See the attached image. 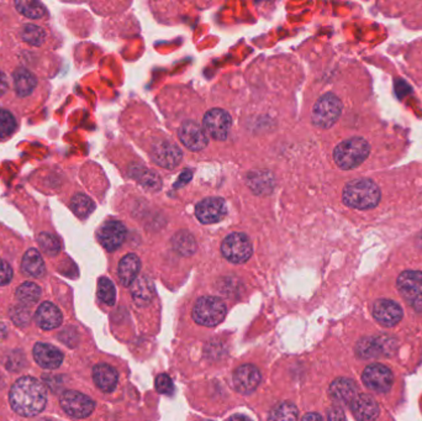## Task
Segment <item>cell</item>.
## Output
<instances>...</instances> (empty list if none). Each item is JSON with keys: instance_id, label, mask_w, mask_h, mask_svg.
<instances>
[{"instance_id": "836d02e7", "label": "cell", "mask_w": 422, "mask_h": 421, "mask_svg": "<svg viewBox=\"0 0 422 421\" xmlns=\"http://www.w3.org/2000/svg\"><path fill=\"white\" fill-rule=\"evenodd\" d=\"M98 297L106 305H114L115 304L117 289H115V285L111 282L110 279L105 278V277L99 279Z\"/></svg>"}, {"instance_id": "6da1fadb", "label": "cell", "mask_w": 422, "mask_h": 421, "mask_svg": "<svg viewBox=\"0 0 422 421\" xmlns=\"http://www.w3.org/2000/svg\"><path fill=\"white\" fill-rule=\"evenodd\" d=\"M12 408L23 416H35L46 407L47 394L36 378L23 377L12 384L9 393Z\"/></svg>"}, {"instance_id": "4dcf8cb0", "label": "cell", "mask_w": 422, "mask_h": 421, "mask_svg": "<svg viewBox=\"0 0 422 421\" xmlns=\"http://www.w3.org/2000/svg\"><path fill=\"white\" fill-rule=\"evenodd\" d=\"M71 208L77 217L84 219V217H89V214L94 210L95 205L93 203L92 199L86 197V194H77L72 199Z\"/></svg>"}, {"instance_id": "7bdbcfd3", "label": "cell", "mask_w": 422, "mask_h": 421, "mask_svg": "<svg viewBox=\"0 0 422 421\" xmlns=\"http://www.w3.org/2000/svg\"><path fill=\"white\" fill-rule=\"evenodd\" d=\"M6 91H8V80L5 75L0 71V95L5 94Z\"/></svg>"}, {"instance_id": "603a6c76", "label": "cell", "mask_w": 422, "mask_h": 421, "mask_svg": "<svg viewBox=\"0 0 422 421\" xmlns=\"http://www.w3.org/2000/svg\"><path fill=\"white\" fill-rule=\"evenodd\" d=\"M141 269V261L135 254H126L119 263L117 274L125 287H130L135 282Z\"/></svg>"}, {"instance_id": "f1b7e54d", "label": "cell", "mask_w": 422, "mask_h": 421, "mask_svg": "<svg viewBox=\"0 0 422 421\" xmlns=\"http://www.w3.org/2000/svg\"><path fill=\"white\" fill-rule=\"evenodd\" d=\"M173 246L178 252L182 254H193L196 252V243L193 235H190L188 231H180L173 237Z\"/></svg>"}, {"instance_id": "ba28073f", "label": "cell", "mask_w": 422, "mask_h": 421, "mask_svg": "<svg viewBox=\"0 0 422 421\" xmlns=\"http://www.w3.org/2000/svg\"><path fill=\"white\" fill-rule=\"evenodd\" d=\"M61 407L69 416L75 419H84L94 411L95 402L83 393L68 390L62 394Z\"/></svg>"}, {"instance_id": "1f68e13d", "label": "cell", "mask_w": 422, "mask_h": 421, "mask_svg": "<svg viewBox=\"0 0 422 421\" xmlns=\"http://www.w3.org/2000/svg\"><path fill=\"white\" fill-rule=\"evenodd\" d=\"M132 174L140 182L141 186L145 187L148 191H159L161 188V180L154 172L147 171L145 168H135Z\"/></svg>"}, {"instance_id": "7c38bea8", "label": "cell", "mask_w": 422, "mask_h": 421, "mask_svg": "<svg viewBox=\"0 0 422 421\" xmlns=\"http://www.w3.org/2000/svg\"><path fill=\"white\" fill-rule=\"evenodd\" d=\"M261 372L256 365H244L233 373V385L239 393L250 394L261 383Z\"/></svg>"}, {"instance_id": "ab89813d", "label": "cell", "mask_w": 422, "mask_h": 421, "mask_svg": "<svg viewBox=\"0 0 422 421\" xmlns=\"http://www.w3.org/2000/svg\"><path fill=\"white\" fill-rule=\"evenodd\" d=\"M12 278V269L10 265L4 260H0V285L9 283Z\"/></svg>"}, {"instance_id": "30bf717a", "label": "cell", "mask_w": 422, "mask_h": 421, "mask_svg": "<svg viewBox=\"0 0 422 421\" xmlns=\"http://www.w3.org/2000/svg\"><path fill=\"white\" fill-rule=\"evenodd\" d=\"M202 123L210 136L214 137L215 140H226L231 128V118L228 112L218 108L209 110Z\"/></svg>"}, {"instance_id": "4fadbf2b", "label": "cell", "mask_w": 422, "mask_h": 421, "mask_svg": "<svg viewBox=\"0 0 422 421\" xmlns=\"http://www.w3.org/2000/svg\"><path fill=\"white\" fill-rule=\"evenodd\" d=\"M226 214L225 200L221 198H207L196 205V215L202 224H215L220 221Z\"/></svg>"}, {"instance_id": "d590c367", "label": "cell", "mask_w": 422, "mask_h": 421, "mask_svg": "<svg viewBox=\"0 0 422 421\" xmlns=\"http://www.w3.org/2000/svg\"><path fill=\"white\" fill-rule=\"evenodd\" d=\"M38 243H40V246L43 251L49 256H55L61 250V245H60L58 239L56 236L47 234V232H43L41 235L38 236Z\"/></svg>"}, {"instance_id": "5b68a950", "label": "cell", "mask_w": 422, "mask_h": 421, "mask_svg": "<svg viewBox=\"0 0 422 421\" xmlns=\"http://www.w3.org/2000/svg\"><path fill=\"white\" fill-rule=\"evenodd\" d=\"M341 100L338 99L335 94H325L312 108V123L321 129H329L341 117Z\"/></svg>"}, {"instance_id": "ee69618b", "label": "cell", "mask_w": 422, "mask_h": 421, "mask_svg": "<svg viewBox=\"0 0 422 421\" xmlns=\"http://www.w3.org/2000/svg\"><path fill=\"white\" fill-rule=\"evenodd\" d=\"M304 420H314V419H316V420H321L323 419V416L320 414H316V413H312V414H307L303 418Z\"/></svg>"}, {"instance_id": "4316f807", "label": "cell", "mask_w": 422, "mask_h": 421, "mask_svg": "<svg viewBox=\"0 0 422 421\" xmlns=\"http://www.w3.org/2000/svg\"><path fill=\"white\" fill-rule=\"evenodd\" d=\"M15 8L19 13L29 19H41L46 9L40 0H15Z\"/></svg>"}, {"instance_id": "e0dca14e", "label": "cell", "mask_w": 422, "mask_h": 421, "mask_svg": "<svg viewBox=\"0 0 422 421\" xmlns=\"http://www.w3.org/2000/svg\"><path fill=\"white\" fill-rule=\"evenodd\" d=\"M152 158L161 167L171 169L179 165L182 160V151L174 143L162 141L153 147Z\"/></svg>"}, {"instance_id": "ac0fdd59", "label": "cell", "mask_w": 422, "mask_h": 421, "mask_svg": "<svg viewBox=\"0 0 422 421\" xmlns=\"http://www.w3.org/2000/svg\"><path fill=\"white\" fill-rule=\"evenodd\" d=\"M34 359L37 365L46 370H56L63 362V353L49 344L38 342L34 347Z\"/></svg>"}, {"instance_id": "cb8c5ba5", "label": "cell", "mask_w": 422, "mask_h": 421, "mask_svg": "<svg viewBox=\"0 0 422 421\" xmlns=\"http://www.w3.org/2000/svg\"><path fill=\"white\" fill-rule=\"evenodd\" d=\"M131 285H132L131 294L139 306H145L152 302L154 297V285L151 279L143 276L140 278H136L135 282Z\"/></svg>"}, {"instance_id": "9a60e30c", "label": "cell", "mask_w": 422, "mask_h": 421, "mask_svg": "<svg viewBox=\"0 0 422 421\" xmlns=\"http://www.w3.org/2000/svg\"><path fill=\"white\" fill-rule=\"evenodd\" d=\"M126 228L120 221H109L99 231V241L106 251H117L126 239Z\"/></svg>"}, {"instance_id": "d6986e66", "label": "cell", "mask_w": 422, "mask_h": 421, "mask_svg": "<svg viewBox=\"0 0 422 421\" xmlns=\"http://www.w3.org/2000/svg\"><path fill=\"white\" fill-rule=\"evenodd\" d=\"M351 409L357 420H374L379 416L378 402L368 394L355 396L351 402Z\"/></svg>"}, {"instance_id": "e575fe53", "label": "cell", "mask_w": 422, "mask_h": 421, "mask_svg": "<svg viewBox=\"0 0 422 421\" xmlns=\"http://www.w3.org/2000/svg\"><path fill=\"white\" fill-rule=\"evenodd\" d=\"M21 38L25 43L32 46H40L46 38V32L43 27L36 25H25L21 30Z\"/></svg>"}, {"instance_id": "484cf974", "label": "cell", "mask_w": 422, "mask_h": 421, "mask_svg": "<svg viewBox=\"0 0 422 421\" xmlns=\"http://www.w3.org/2000/svg\"><path fill=\"white\" fill-rule=\"evenodd\" d=\"M37 81L35 75L29 72L27 69H19L14 73V86L19 97L25 98L30 95L36 87Z\"/></svg>"}, {"instance_id": "8fae6325", "label": "cell", "mask_w": 422, "mask_h": 421, "mask_svg": "<svg viewBox=\"0 0 422 421\" xmlns=\"http://www.w3.org/2000/svg\"><path fill=\"white\" fill-rule=\"evenodd\" d=\"M178 135L184 146L191 151H202L208 146L207 132L194 121H185L178 131Z\"/></svg>"}, {"instance_id": "5bb4252c", "label": "cell", "mask_w": 422, "mask_h": 421, "mask_svg": "<svg viewBox=\"0 0 422 421\" xmlns=\"http://www.w3.org/2000/svg\"><path fill=\"white\" fill-rule=\"evenodd\" d=\"M373 315L382 325L392 328L403 319V309L390 299H379L374 303Z\"/></svg>"}, {"instance_id": "3957f363", "label": "cell", "mask_w": 422, "mask_h": 421, "mask_svg": "<svg viewBox=\"0 0 422 421\" xmlns=\"http://www.w3.org/2000/svg\"><path fill=\"white\" fill-rule=\"evenodd\" d=\"M371 146L367 140L363 137H352L337 145L333 151V160L341 169L349 171L366 161Z\"/></svg>"}, {"instance_id": "7a4b0ae2", "label": "cell", "mask_w": 422, "mask_h": 421, "mask_svg": "<svg viewBox=\"0 0 422 421\" xmlns=\"http://www.w3.org/2000/svg\"><path fill=\"white\" fill-rule=\"evenodd\" d=\"M379 188L373 180H353L343 191V203L358 210L373 209L379 203Z\"/></svg>"}, {"instance_id": "83f0119b", "label": "cell", "mask_w": 422, "mask_h": 421, "mask_svg": "<svg viewBox=\"0 0 422 421\" xmlns=\"http://www.w3.org/2000/svg\"><path fill=\"white\" fill-rule=\"evenodd\" d=\"M41 297V288L35 283L25 282L16 289V298L21 303L35 304Z\"/></svg>"}, {"instance_id": "74e56055", "label": "cell", "mask_w": 422, "mask_h": 421, "mask_svg": "<svg viewBox=\"0 0 422 421\" xmlns=\"http://www.w3.org/2000/svg\"><path fill=\"white\" fill-rule=\"evenodd\" d=\"M10 315H12V322L19 326H25L27 322H30V310L24 305L14 306L10 311Z\"/></svg>"}, {"instance_id": "8992f818", "label": "cell", "mask_w": 422, "mask_h": 421, "mask_svg": "<svg viewBox=\"0 0 422 421\" xmlns=\"http://www.w3.org/2000/svg\"><path fill=\"white\" fill-rule=\"evenodd\" d=\"M221 254L231 263H245L252 256V243L248 236L235 232L221 243Z\"/></svg>"}, {"instance_id": "f546056e", "label": "cell", "mask_w": 422, "mask_h": 421, "mask_svg": "<svg viewBox=\"0 0 422 421\" xmlns=\"http://www.w3.org/2000/svg\"><path fill=\"white\" fill-rule=\"evenodd\" d=\"M248 186L256 193H268L273 188V180L270 173L258 172L250 173L248 176Z\"/></svg>"}, {"instance_id": "f6af8a7d", "label": "cell", "mask_w": 422, "mask_h": 421, "mask_svg": "<svg viewBox=\"0 0 422 421\" xmlns=\"http://www.w3.org/2000/svg\"><path fill=\"white\" fill-rule=\"evenodd\" d=\"M231 419H248V418H247V416H244V415H235Z\"/></svg>"}, {"instance_id": "d4e9b609", "label": "cell", "mask_w": 422, "mask_h": 421, "mask_svg": "<svg viewBox=\"0 0 422 421\" xmlns=\"http://www.w3.org/2000/svg\"><path fill=\"white\" fill-rule=\"evenodd\" d=\"M21 268H23L24 274L29 277H34V278L41 277L45 273V263H43L40 252L35 248L29 250L23 258Z\"/></svg>"}, {"instance_id": "f35d334b", "label": "cell", "mask_w": 422, "mask_h": 421, "mask_svg": "<svg viewBox=\"0 0 422 421\" xmlns=\"http://www.w3.org/2000/svg\"><path fill=\"white\" fill-rule=\"evenodd\" d=\"M154 385L161 394H171L173 392V382L171 377L167 374H159V377L156 378Z\"/></svg>"}, {"instance_id": "52a82bcc", "label": "cell", "mask_w": 422, "mask_h": 421, "mask_svg": "<svg viewBox=\"0 0 422 421\" xmlns=\"http://www.w3.org/2000/svg\"><path fill=\"white\" fill-rule=\"evenodd\" d=\"M398 289L417 311H422V272L406 271L398 278Z\"/></svg>"}, {"instance_id": "d6a6232c", "label": "cell", "mask_w": 422, "mask_h": 421, "mask_svg": "<svg viewBox=\"0 0 422 421\" xmlns=\"http://www.w3.org/2000/svg\"><path fill=\"white\" fill-rule=\"evenodd\" d=\"M298 418V409L292 402H281L270 414V420H296Z\"/></svg>"}, {"instance_id": "2e32d148", "label": "cell", "mask_w": 422, "mask_h": 421, "mask_svg": "<svg viewBox=\"0 0 422 421\" xmlns=\"http://www.w3.org/2000/svg\"><path fill=\"white\" fill-rule=\"evenodd\" d=\"M394 342L388 337H369L360 341L357 345V353L363 359H374L388 354L394 350Z\"/></svg>"}, {"instance_id": "9c48e42d", "label": "cell", "mask_w": 422, "mask_h": 421, "mask_svg": "<svg viewBox=\"0 0 422 421\" xmlns=\"http://www.w3.org/2000/svg\"><path fill=\"white\" fill-rule=\"evenodd\" d=\"M362 379L369 389L377 393H386L392 388L394 376L392 370L386 365L373 363L364 370Z\"/></svg>"}, {"instance_id": "7402d4cb", "label": "cell", "mask_w": 422, "mask_h": 421, "mask_svg": "<svg viewBox=\"0 0 422 421\" xmlns=\"http://www.w3.org/2000/svg\"><path fill=\"white\" fill-rule=\"evenodd\" d=\"M37 325L43 330H54L58 328L62 322V313L55 304L43 303L36 311Z\"/></svg>"}, {"instance_id": "b9f144b4", "label": "cell", "mask_w": 422, "mask_h": 421, "mask_svg": "<svg viewBox=\"0 0 422 421\" xmlns=\"http://www.w3.org/2000/svg\"><path fill=\"white\" fill-rule=\"evenodd\" d=\"M190 180H191V172H189V171H184L183 174L179 177V180H178L177 183H176V188L185 186Z\"/></svg>"}, {"instance_id": "277c9868", "label": "cell", "mask_w": 422, "mask_h": 421, "mask_svg": "<svg viewBox=\"0 0 422 421\" xmlns=\"http://www.w3.org/2000/svg\"><path fill=\"white\" fill-rule=\"evenodd\" d=\"M226 313V305L220 298L208 296L196 300L193 308V319L199 325L211 328L224 322Z\"/></svg>"}, {"instance_id": "44dd1931", "label": "cell", "mask_w": 422, "mask_h": 421, "mask_svg": "<svg viewBox=\"0 0 422 421\" xmlns=\"http://www.w3.org/2000/svg\"><path fill=\"white\" fill-rule=\"evenodd\" d=\"M93 379L99 389L105 393H110L117 388L119 374L117 370L111 365L100 363L93 368Z\"/></svg>"}, {"instance_id": "ffe728a7", "label": "cell", "mask_w": 422, "mask_h": 421, "mask_svg": "<svg viewBox=\"0 0 422 421\" xmlns=\"http://www.w3.org/2000/svg\"><path fill=\"white\" fill-rule=\"evenodd\" d=\"M330 396L341 405H349L357 396L358 388L349 378H338L330 385Z\"/></svg>"}, {"instance_id": "8d00e7d4", "label": "cell", "mask_w": 422, "mask_h": 421, "mask_svg": "<svg viewBox=\"0 0 422 421\" xmlns=\"http://www.w3.org/2000/svg\"><path fill=\"white\" fill-rule=\"evenodd\" d=\"M16 128V121L12 117V112L0 109V137H6L12 135Z\"/></svg>"}, {"instance_id": "60d3db41", "label": "cell", "mask_w": 422, "mask_h": 421, "mask_svg": "<svg viewBox=\"0 0 422 421\" xmlns=\"http://www.w3.org/2000/svg\"><path fill=\"white\" fill-rule=\"evenodd\" d=\"M327 418H329L330 420H343V419H346V415L343 414V411L341 409L333 408L331 409L330 411H329Z\"/></svg>"}]
</instances>
